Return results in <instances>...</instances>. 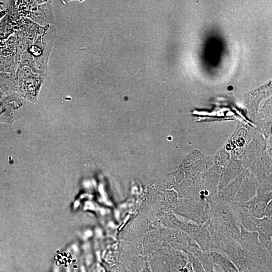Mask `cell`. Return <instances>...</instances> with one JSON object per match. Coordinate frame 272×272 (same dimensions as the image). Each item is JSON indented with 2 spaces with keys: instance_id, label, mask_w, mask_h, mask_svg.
<instances>
[{
  "instance_id": "3957f363",
  "label": "cell",
  "mask_w": 272,
  "mask_h": 272,
  "mask_svg": "<svg viewBox=\"0 0 272 272\" xmlns=\"http://www.w3.org/2000/svg\"><path fill=\"white\" fill-rule=\"evenodd\" d=\"M209 253L214 267L217 270L223 272H239L235 264L226 256L216 251Z\"/></svg>"
},
{
  "instance_id": "277c9868",
  "label": "cell",
  "mask_w": 272,
  "mask_h": 272,
  "mask_svg": "<svg viewBox=\"0 0 272 272\" xmlns=\"http://www.w3.org/2000/svg\"><path fill=\"white\" fill-rule=\"evenodd\" d=\"M267 202L263 199L253 200L248 202L241 203L253 217L261 219L263 217Z\"/></svg>"
},
{
  "instance_id": "7a4b0ae2",
  "label": "cell",
  "mask_w": 272,
  "mask_h": 272,
  "mask_svg": "<svg viewBox=\"0 0 272 272\" xmlns=\"http://www.w3.org/2000/svg\"><path fill=\"white\" fill-rule=\"evenodd\" d=\"M236 241L244 250L258 257L271 259V254L260 243L257 232L248 231L241 226L240 235Z\"/></svg>"
},
{
  "instance_id": "6da1fadb",
  "label": "cell",
  "mask_w": 272,
  "mask_h": 272,
  "mask_svg": "<svg viewBox=\"0 0 272 272\" xmlns=\"http://www.w3.org/2000/svg\"><path fill=\"white\" fill-rule=\"evenodd\" d=\"M209 206L207 223L211 230L237 241L240 235L241 226L237 222L229 205L215 203Z\"/></svg>"
},
{
  "instance_id": "8992f818",
  "label": "cell",
  "mask_w": 272,
  "mask_h": 272,
  "mask_svg": "<svg viewBox=\"0 0 272 272\" xmlns=\"http://www.w3.org/2000/svg\"><path fill=\"white\" fill-rule=\"evenodd\" d=\"M193 272H206L204 267L199 259L192 253L186 252Z\"/></svg>"
},
{
  "instance_id": "52a82bcc",
  "label": "cell",
  "mask_w": 272,
  "mask_h": 272,
  "mask_svg": "<svg viewBox=\"0 0 272 272\" xmlns=\"http://www.w3.org/2000/svg\"><path fill=\"white\" fill-rule=\"evenodd\" d=\"M263 217L272 218V205L271 201L267 204L264 211Z\"/></svg>"
},
{
  "instance_id": "ba28073f",
  "label": "cell",
  "mask_w": 272,
  "mask_h": 272,
  "mask_svg": "<svg viewBox=\"0 0 272 272\" xmlns=\"http://www.w3.org/2000/svg\"><path fill=\"white\" fill-rule=\"evenodd\" d=\"M218 272H223V271H220V270H217Z\"/></svg>"
},
{
  "instance_id": "5b68a950",
  "label": "cell",
  "mask_w": 272,
  "mask_h": 272,
  "mask_svg": "<svg viewBox=\"0 0 272 272\" xmlns=\"http://www.w3.org/2000/svg\"><path fill=\"white\" fill-rule=\"evenodd\" d=\"M257 234H262L265 236L271 238L272 218L263 217L260 220V224Z\"/></svg>"
}]
</instances>
